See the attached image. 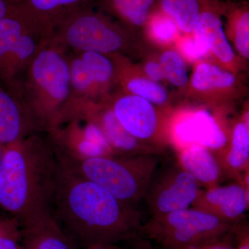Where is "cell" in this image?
I'll return each mask as SVG.
<instances>
[{
	"mask_svg": "<svg viewBox=\"0 0 249 249\" xmlns=\"http://www.w3.org/2000/svg\"><path fill=\"white\" fill-rule=\"evenodd\" d=\"M52 214L74 245L83 248L140 237L142 215L137 208L60 164Z\"/></svg>",
	"mask_w": 249,
	"mask_h": 249,
	"instance_id": "6da1fadb",
	"label": "cell"
},
{
	"mask_svg": "<svg viewBox=\"0 0 249 249\" xmlns=\"http://www.w3.org/2000/svg\"><path fill=\"white\" fill-rule=\"evenodd\" d=\"M60 163L47 137L30 134L4 145L0 158V210L22 226L52 215Z\"/></svg>",
	"mask_w": 249,
	"mask_h": 249,
	"instance_id": "7a4b0ae2",
	"label": "cell"
},
{
	"mask_svg": "<svg viewBox=\"0 0 249 249\" xmlns=\"http://www.w3.org/2000/svg\"><path fill=\"white\" fill-rule=\"evenodd\" d=\"M14 95L36 133L60 127L73 104L66 49L52 38L28 67Z\"/></svg>",
	"mask_w": 249,
	"mask_h": 249,
	"instance_id": "3957f363",
	"label": "cell"
},
{
	"mask_svg": "<svg viewBox=\"0 0 249 249\" xmlns=\"http://www.w3.org/2000/svg\"><path fill=\"white\" fill-rule=\"evenodd\" d=\"M56 155L64 168L92 181L116 199L134 207L143 199L160 162V155H157L106 156L85 160Z\"/></svg>",
	"mask_w": 249,
	"mask_h": 249,
	"instance_id": "277c9868",
	"label": "cell"
},
{
	"mask_svg": "<svg viewBox=\"0 0 249 249\" xmlns=\"http://www.w3.org/2000/svg\"><path fill=\"white\" fill-rule=\"evenodd\" d=\"M54 33L53 23L28 6L18 5L0 21V83L11 94Z\"/></svg>",
	"mask_w": 249,
	"mask_h": 249,
	"instance_id": "5b68a950",
	"label": "cell"
},
{
	"mask_svg": "<svg viewBox=\"0 0 249 249\" xmlns=\"http://www.w3.org/2000/svg\"><path fill=\"white\" fill-rule=\"evenodd\" d=\"M232 224L186 209L151 217L142 224L139 237L155 242L160 249H185L220 238L230 231Z\"/></svg>",
	"mask_w": 249,
	"mask_h": 249,
	"instance_id": "8992f818",
	"label": "cell"
},
{
	"mask_svg": "<svg viewBox=\"0 0 249 249\" xmlns=\"http://www.w3.org/2000/svg\"><path fill=\"white\" fill-rule=\"evenodd\" d=\"M53 40L74 52L111 54L124 49L127 37L124 31L101 16L76 13L55 27Z\"/></svg>",
	"mask_w": 249,
	"mask_h": 249,
	"instance_id": "52a82bcc",
	"label": "cell"
},
{
	"mask_svg": "<svg viewBox=\"0 0 249 249\" xmlns=\"http://www.w3.org/2000/svg\"><path fill=\"white\" fill-rule=\"evenodd\" d=\"M108 101L118 120L131 135L163 152L170 145L171 129L166 127L165 119L155 105L128 93Z\"/></svg>",
	"mask_w": 249,
	"mask_h": 249,
	"instance_id": "ba28073f",
	"label": "cell"
},
{
	"mask_svg": "<svg viewBox=\"0 0 249 249\" xmlns=\"http://www.w3.org/2000/svg\"><path fill=\"white\" fill-rule=\"evenodd\" d=\"M200 184L178 163L155 173L143 199L151 217L186 209L200 191Z\"/></svg>",
	"mask_w": 249,
	"mask_h": 249,
	"instance_id": "9c48e42d",
	"label": "cell"
},
{
	"mask_svg": "<svg viewBox=\"0 0 249 249\" xmlns=\"http://www.w3.org/2000/svg\"><path fill=\"white\" fill-rule=\"evenodd\" d=\"M70 114L67 121L78 117L97 124L106 136L114 156L160 155L163 152L131 135L116 117L107 100L76 103Z\"/></svg>",
	"mask_w": 249,
	"mask_h": 249,
	"instance_id": "30bf717a",
	"label": "cell"
},
{
	"mask_svg": "<svg viewBox=\"0 0 249 249\" xmlns=\"http://www.w3.org/2000/svg\"><path fill=\"white\" fill-rule=\"evenodd\" d=\"M249 189L242 183L217 186L200 190L193 209L202 211L225 222L235 224L245 220L249 209Z\"/></svg>",
	"mask_w": 249,
	"mask_h": 249,
	"instance_id": "8fae6325",
	"label": "cell"
},
{
	"mask_svg": "<svg viewBox=\"0 0 249 249\" xmlns=\"http://www.w3.org/2000/svg\"><path fill=\"white\" fill-rule=\"evenodd\" d=\"M192 91L204 102H224L235 97L237 80L235 74L212 62H199L191 80Z\"/></svg>",
	"mask_w": 249,
	"mask_h": 249,
	"instance_id": "7c38bea8",
	"label": "cell"
},
{
	"mask_svg": "<svg viewBox=\"0 0 249 249\" xmlns=\"http://www.w3.org/2000/svg\"><path fill=\"white\" fill-rule=\"evenodd\" d=\"M213 153L224 176L242 184L249 173V111L234 124L226 143Z\"/></svg>",
	"mask_w": 249,
	"mask_h": 249,
	"instance_id": "4fadbf2b",
	"label": "cell"
},
{
	"mask_svg": "<svg viewBox=\"0 0 249 249\" xmlns=\"http://www.w3.org/2000/svg\"><path fill=\"white\" fill-rule=\"evenodd\" d=\"M193 34L204 42L210 54L223 68L235 73L237 58L217 11L211 6L201 5L200 16Z\"/></svg>",
	"mask_w": 249,
	"mask_h": 249,
	"instance_id": "5bb4252c",
	"label": "cell"
},
{
	"mask_svg": "<svg viewBox=\"0 0 249 249\" xmlns=\"http://www.w3.org/2000/svg\"><path fill=\"white\" fill-rule=\"evenodd\" d=\"M172 137L183 142L219 148L226 143L227 137L214 118L207 111H196L178 121L172 129ZM188 144V145H189Z\"/></svg>",
	"mask_w": 249,
	"mask_h": 249,
	"instance_id": "9a60e30c",
	"label": "cell"
},
{
	"mask_svg": "<svg viewBox=\"0 0 249 249\" xmlns=\"http://www.w3.org/2000/svg\"><path fill=\"white\" fill-rule=\"evenodd\" d=\"M178 164L206 188L219 185L224 178L213 151L201 144H189L181 149Z\"/></svg>",
	"mask_w": 249,
	"mask_h": 249,
	"instance_id": "2e32d148",
	"label": "cell"
},
{
	"mask_svg": "<svg viewBox=\"0 0 249 249\" xmlns=\"http://www.w3.org/2000/svg\"><path fill=\"white\" fill-rule=\"evenodd\" d=\"M34 133L19 101L0 83V142L6 145Z\"/></svg>",
	"mask_w": 249,
	"mask_h": 249,
	"instance_id": "e0dca14e",
	"label": "cell"
},
{
	"mask_svg": "<svg viewBox=\"0 0 249 249\" xmlns=\"http://www.w3.org/2000/svg\"><path fill=\"white\" fill-rule=\"evenodd\" d=\"M21 228V249H73L74 244L53 216Z\"/></svg>",
	"mask_w": 249,
	"mask_h": 249,
	"instance_id": "ac0fdd59",
	"label": "cell"
},
{
	"mask_svg": "<svg viewBox=\"0 0 249 249\" xmlns=\"http://www.w3.org/2000/svg\"><path fill=\"white\" fill-rule=\"evenodd\" d=\"M162 12L175 22L185 35L194 32L200 16V0H160Z\"/></svg>",
	"mask_w": 249,
	"mask_h": 249,
	"instance_id": "d6986e66",
	"label": "cell"
},
{
	"mask_svg": "<svg viewBox=\"0 0 249 249\" xmlns=\"http://www.w3.org/2000/svg\"><path fill=\"white\" fill-rule=\"evenodd\" d=\"M121 80L128 94L146 100L155 106L164 107L170 102L169 94L163 85L140 75L121 74Z\"/></svg>",
	"mask_w": 249,
	"mask_h": 249,
	"instance_id": "ffe728a7",
	"label": "cell"
},
{
	"mask_svg": "<svg viewBox=\"0 0 249 249\" xmlns=\"http://www.w3.org/2000/svg\"><path fill=\"white\" fill-rule=\"evenodd\" d=\"M76 53L85 62L97 91L107 88L117 77L115 65L106 54L94 52Z\"/></svg>",
	"mask_w": 249,
	"mask_h": 249,
	"instance_id": "44dd1931",
	"label": "cell"
},
{
	"mask_svg": "<svg viewBox=\"0 0 249 249\" xmlns=\"http://www.w3.org/2000/svg\"><path fill=\"white\" fill-rule=\"evenodd\" d=\"M155 0H112L119 16L132 27L145 26Z\"/></svg>",
	"mask_w": 249,
	"mask_h": 249,
	"instance_id": "7402d4cb",
	"label": "cell"
},
{
	"mask_svg": "<svg viewBox=\"0 0 249 249\" xmlns=\"http://www.w3.org/2000/svg\"><path fill=\"white\" fill-rule=\"evenodd\" d=\"M145 26L149 37L160 45H169L176 42L180 36L177 24L162 11L150 15Z\"/></svg>",
	"mask_w": 249,
	"mask_h": 249,
	"instance_id": "603a6c76",
	"label": "cell"
},
{
	"mask_svg": "<svg viewBox=\"0 0 249 249\" xmlns=\"http://www.w3.org/2000/svg\"><path fill=\"white\" fill-rule=\"evenodd\" d=\"M229 26L232 31L236 50L244 58H249V12L248 7L237 8L229 14Z\"/></svg>",
	"mask_w": 249,
	"mask_h": 249,
	"instance_id": "cb8c5ba5",
	"label": "cell"
},
{
	"mask_svg": "<svg viewBox=\"0 0 249 249\" xmlns=\"http://www.w3.org/2000/svg\"><path fill=\"white\" fill-rule=\"evenodd\" d=\"M160 62L165 80L177 88L186 87L188 76L186 62L178 51L173 49L165 51L160 55Z\"/></svg>",
	"mask_w": 249,
	"mask_h": 249,
	"instance_id": "d4e9b609",
	"label": "cell"
},
{
	"mask_svg": "<svg viewBox=\"0 0 249 249\" xmlns=\"http://www.w3.org/2000/svg\"><path fill=\"white\" fill-rule=\"evenodd\" d=\"M176 42L178 53L186 61L199 63L211 55L204 42L193 34L179 36Z\"/></svg>",
	"mask_w": 249,
	"mask_h": 249,
	"instance_id": "484cf974",
	"label": "cell"
},
{
	"mask_svg": "<svg viewBox=\"0 0 249 249\" xmlns=\"http://www.w3.org/2000/svg\"><path fill=\"white\" fill-rule=\"evenodd\" d=\"M82 0H29L28 6L34 12L53 22L54 15H58L64 9L73 7Z\"/></svg>",
	"mask_w": 249,
	"mask_h": 249,
	"instance_id": "4316f807",
	"label": "cell"
},
{
	"mask_svg": "<svg viewBox=\"0 0 249 249\" xmlns=\"http://www.w3.org/2000/svg\"><path fill=\"white\" fill-rule=\"evenodd\" d=\"M235 249H249V227L246 221L232 224L231 229Z\"/></svg>",
	"mask_w": 249,
	"mask_h": 249,
	"instance_id": "83f0119b",
	"label": "cell"
},
{
	"mask_svg": "<svg viewBox=\"0 0 249 249\" xmlns=\"http://www.w3.org/2000/svg\"><path fill=\"white\" fill-rule=\"evenodd\" d=\"M185 249H235V245L233 237L230 231L225 235L217 240L193 246Z\"/></svg>",
	"mask_w": 249,
	"mask_h": 249,
	"instance_id": "f1b7e54d",
	"label": "cell"
},
{
	"mask_svg": "<svg viewBox=\"0 0 249 249\" xmlns=\"http://www.w3.org/2000/svg\"><path fill=\"white\" fill-rule=\"evenodd\" d=\"M143 72L144 76L157 83L165 80L164 73L160 61H156V60L147 61L143 65Z\"/></svg>",
	"mask_w": 249,
	"mask_h": 249,
	"instance_id": "f546056e",
	"label": "cell"
},
{
	"mask_svg": "<svg viewBox=\"0 0 249 249\" xmlns=\"http://www.w3.org/2000/svg\"><path fill=\"white\" fill-rule=\"evenodd\" d=\"M18 5L19 4H16L14 0H0V21Z\"/></svg>",
	"mask_w": 249,
	"mask_h": 249,
	"instance_id": "4dcf8cb0",
	"label": "cell"
},
{
	"mask_svg": "<svg viewBox=\"0 0 249 249\" xmlns=\"http://www.w3.org/2000/svg\"><path fill=\"white\" fill-rule=\"evenodd\" d=\"M130 242L132 245V249H160L154 247L152 242L145 238L139 237Z\"/></svg>",
	"mask_w": 249,
	"mask_h": 249,
	"instance_id": "1f68e13d",
	"label": "cell"
},
{
	"mask_svg": "<svg viewBox=\"0 0 249 249\" xmlns=\"http://www.w3.org/2000/svg\"><path fill=\"white\" fill-rule=\"evenodd\" d=\"M84 249H124L121 247H118L116 245L109 244V245H101L91 246V247H87Z\"/></svg>",
	"mask_w": 249,
	"mask_h": 249,
	"instance_id": "d6a6232c",
	"label": "cell"
},
{
	"mask_svg": "<svg viewBox=\"0 0 249 249\" xmlns=\"http://www.w3.org/2000/svg\"><path fill=\"white\" fill-rule=\"evenodd\" d=\"M4 145L0 142V158H1V155H2L3 150H4Z\"/></svg>",
	"mask_w": 249,
	"mask_h": 249,
	"instance_id": "836d02e7",
	"label": "cell"
},
{
	"mask_svg": "<svg viewBox=\"0 0 249 249\" xmlns=\"http://www.w3.org/2000/svg\"><path fill=\"white\" fill-rule=\"evenodd\" d=\"M4 212H3V211H1V210H0V214H4ZM5 214H6V213H5Z\"/></svg>",
	"mask_w": 249,
	"mask_h": 249,
	"instance_id": "e575fe53",
	"label": "cell"
}]
</instances>
